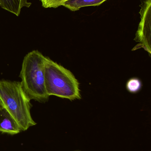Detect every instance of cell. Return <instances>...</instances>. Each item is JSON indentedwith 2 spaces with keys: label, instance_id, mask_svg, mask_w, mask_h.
Segmentation results:
<instances>
[{
  "label": "cell",
  "instance_id": "obj_7",
  "mask_svg": "<svg viewBox=\"0 0 151 151\" xmlns=\"http://www.w3.org/2000/svg\"><path fill=\"white\" fill-rule=\"evenodd\" d=\"M107 0H68L62 6L71 11H76L83 7L99 6Z\"/></svg>",
  "mask_w": 151,
  "mask_h": 151
},
{
  "label": "cell",
  "instance_id": "obj_1",
  "mask_svg": "<svg viewBox=\"0 0 151 151\" xmlns=\"http://www.w3.org/2000/svg\"><path fill=\"white\" fill-rule=\"evenodd\" d=\"M30 101L20 82L0 81V106L8 111L22 131L36 124L31 115Z\"/></svg>",
  "mask_w": 151,
  "mask_h": 151
},
{
  "label": "cell",
  "instance_id": "obj_8",
  "mask_svg": "<svg viewBox=\"0 0 151 151\" xmlns=\"http://www.w3.org/2000/svg\"><path fill=\"white\" fill-rule=\"evenodd\" d=\"M126 89L129 92L136 93L142 89V81L137 78H132L129 79L126 83Z\"/></svg>",
  "mask_w": 151,
  "mask_h": 151
},
{
  "label": "cell",
  "instance_id": "obj_4",
  "mask_svg": "<svg viewBox=\"0 0 151 151\" xmlns=\"http://www.w3.org/2000/svg\"><path fill=\"white\" fill-rule=\"evenodd\" d=\"M141 21L137 32V40L147 42L151 38V0H141Z\"/></svg>",
  "mask_w": 151,
  "mask_h": 151
},
{
  "label": "cell",
  "instance_id": "obj_9",
  "mask_svg": "<svg viewBox=\"0 0 151 151\" xmlns=\"http://www.w3.org/2000/svg\"><path fill=\"white\" fill-rule=\"evenodd\" d=\"M44 8H57L62 6L68 0H40Z\"/></svg>",
  "mask_w": 151,
  "mask_h": 151
},
{
  "label": "cell",
  "instance_id": "obj_2",
  "mask_svg": "<svg viewBox=\"0 0 151 151\" xmlns=\"http://www.w3.org/2000/svg\"><path fill=\"white\" fill-rule=\"evenodd\" d=\"M46 58L38 50L27 54L23 59L19 76L21 86L30 100L40 103L46 102L49 97L45 87Z\"/></svg>",
  "mask_w": 151,
  "mask_h": 151
},
{
  "label": "cell",
  "instance_id": "obj_6",
  "mask_svg": "<svg viewBox=\"0 0 151 151\" xmlns=\"http://www.w3.org/2000/svg\"><path fill=\"white\" fill-rule=\"evenodd\" d=\"M31 2L27 0H0V6L4 9L8 11L18 17L23 7L29 8Z\"/></svg>",
  "mask_w": 151,
  "mask_h": 151
},
{
  "label": "cell",
  "instance_id": "obj_5",
  "mask_svg": "<svg viewBox=\"0 0 151 151\" xmlns=\"http://www.w3.org/2000/svg\"><path fill=\"white\" fill-rule=\"evenodd\" d=\"M21 130L8 111L0 106V132L11 135L17 134Z\"/></svg>",
  "mask_w": 151,
  "mask_h": 151
},
{
  "label": "cell",
  "instance_id": "obj_3",
  "mask_svg": "<svg viewBox=\"0 0 151 151\" xmlns=\"http://www.w3.org/2000/svg\"><path fill=\"white\" fill-rule=\"evenodd\" d=\"M45 87L49 96H55L70 100L81 99L78 80L69 70L46 58Z\"/></svg>",
  "mask_w": 151,
  "mask_h": 151
},
{
  "label": "cell",
  "instance_id": "obj_10",
  "mask_svg": "<svg viewBox=\"0 0 151 151\" xmlns=\"http://www.w3.org/2000/svg\"><path fill=\"white\" fill-rule=\"evenodd\" d=\"M72 151H82L80 150H75Z\"/></svg>",
  "mask_w": 151,
  "mask_h": 151
}]
</instances>
